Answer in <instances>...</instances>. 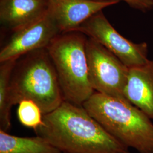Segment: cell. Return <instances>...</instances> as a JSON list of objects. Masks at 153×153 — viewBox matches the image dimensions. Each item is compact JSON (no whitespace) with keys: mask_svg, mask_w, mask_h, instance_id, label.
Returning a JSON list of instances; mask_svg holds the SVG:
<instances>
[{"mask_svg":"<svg viewBox=\"0 0 153 153\" xmlns=\"http://www.w3.org/2000/svg\"><path fill=\"white\" fill-rule=\"evenodd\" d=\"M74 31L82 33L103 45L128 68L141 65L149 60L148 44L135 43L123 37L109 23L103 10L89 18Z\"/></svg>","mask_w":153,"mask_h":153,"instance_id":"obj_6","label":"cell"},{"mask_svg":"<svg viewBox=\"0 0 153 153\" xmlns=\"http://www.w3.org/2000/svg\"><path fill=\"white\" fill-rule=\"evenodd\" d=\"M61 33L49 9L40 19L13 31L10 39L0 52V62L19 59L33 51L47 48Z\"/></svg>","mask_w":153,"mask_h":153,"instance_id":"obj_7","label":"cell"},{"mask_svg":"<svg viewBox=\"0 0 153 153\" xmlns=\"http://www.w3.org/2000/svg\"><path fill=\"white\" fill-rule=\"evenodd\" d=\"M18 105L17 116L21 124L33 130L37 129L42 124L44 115L38 105L28 99L22 100Z\"/></svg>","mask_w":153,"mask_h":153,"instance_id":"obj_13","label":"cell"},{"mask_svg":"<svg viewBox=\"0 0 153 153\" xmlns=\"http://www.w3.org/2000/svg\"><path fill=\"white\" fill-rule=\"evenodd\" d=\"M86 36L76 31L61 33L46 48L64 100L78 105H82L95 92L88 74Z\"/></svg>","mask_w":153,"mask_h":153,"instance_id":"obj_4","label":"cell"},{"mask_svg":"<svg viewBox=\"0 0 153 153\" xmlns=\"http://www.w3.org/2000/svg\"><path fill=\"white\" fill-rule=\"evenodd\" d=\"M124 94L128 101L153 120V60L129 68Z\"/></svg>","mask_w":153,"mask_h":153,"instance_id":"obj_9","label":"cell"},{"mask_svg":"<svg viewBox=\"0 0 153 153\" xmlns=\"http://www.w3.org/2000/svg\"><path fill=\"white\" fill-rule=\"evenodd\" d=\"M86 52L89 81L94 91L126 99L124 91L129 68L93 39L88 38Z\"/></svg>","mask_w":153,"mask_h":153,"instance_id":"obj_5","label":"cell"},{"mask_svg":"<svg viewBox=\"0 0 153 153\" xmlns=\"http://www.w3.org/2000/svg\"><path fill=\"white\" fill-rule=\"evenodd\" d=\"M24 56L17 61L11 74L12 103L14 105L22 100H31L43 115L47 114L64 101L55 66L46 48Z\"/></svg>","mask_w":153,"mask_h":153,"instance_id":"obj_3","label":"cell"},{"mask_svg":"<svg viewBox=\"0 0 153 153\" xmlns=\"http://www.w3.org/2000/svg\"><path fill=\"white\" fill-rule=\"evenodd\" d=\"M34 131L64 153H130L129 148L113 137L82 105L65 100L43 115L42 124Z\"/></svg>","mask_w":153,"mask_h":153,"instance_id":"obj_1","label":"cell"},{"mask_svg":"<svg viewBox=\"0 0 153 153\" xmlns=\"http://www.w3.org/2000/svg\"><path fill=\"white\" fill-rule=\"evenodd\" d=\"M50 11L61 33L74 31L95 14L119 2L96 0H50Z\"/></svg>","mask_w":153,"mask_h":153,"instance_id":"obj_8","label":"cell"},{"mask_svg":"<svg viewBox=\"0 0 153 153\" xmlns=\"http://www.w3.org/2000/svg\"><path fill=\"white\" fill-rule=\"evenodd\" d=\"M19 59L1 62L0 66V130L7 131L11 126L12 103L10 81L13 69Z\"/></svg>","mask_w":153,"mask_h":153,"instance_id":"obj_12","label":"cell"},{"mask_svg":"<svg viewBox=\"0 0 153 153\" xmlns=\"http://www.w3.org/2000/svg\"><path fill=\"white\" fill-rule=\"evenodd\" d=\"M43 137H22L0 130V153H61Z\"/></svg>","mask_w":153,"mask_h":153,"instance_id":"obj_11","label":"cell"},{"mask_svg":"<svg viewBox=\"0 0 153 153\" xmlns=\"http://www.w3.org/2000/svg\"><path fill=\"white\" fill-rule=\"evenodd\" d=\"M50 5V0H0L1 22L15 31L46 15Z\"/></svg>","mask_w":153,"mask_h":153,"instance_id":"obj_10","label":"cell"},{"mask_svg":"<svg viewBox=\"0 0 153 153\" xmlns=\"http://www.w3.org/2000/svg\"><path fill=\"white\" fill-rule=\"evenodd\" d=\"M82 106L128 148L139 153H153L152 119L126 99L95 91Z\"/></svg>","mask_w":153,"mask_h":153,"instance_id":"obj_2","label":"cell"},{"mask_svg":"<svg viewBox=\"0 0 153 153\" xmlns=\"http://www.w3.org/2000/svg\"><path fill=\"white\" fill-rule=\"evenodd\" d=\"M61 153H64V152H62Z\"/></svg>","mask_w":153,"mask_h":153,"instance_id":"obj_15","label":"cell"},{"mask_svg":"<svg viewBox=\"0 0 153 153\" xmlns=\"http://www.w3.org/2000/svg\"><path fill=\"white\" fill-rule=\"evenodd\" d=\"M96 1H123L132 8L142 12L153 10V0H96Z\"/></svg>","mask_w":153,"mask_h":153,"instance_id":"obj_14","label":"cell"}]
</instances>
